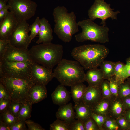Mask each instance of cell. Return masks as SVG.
<instances>
[{
	"instance_id": "obj_1",
	"label": "cell",
	"mask_w": 130,
	"mask_h": 130,
	"mask_svg": "<svg viewBox=\"0 0 130 130\" xmlns=\"http://www.w3.org/2000/svg\"><path fill=\"white\" fill-rule=\"evenodd\" d=\"M109 50L99 44H86L74 48L72 56L85 70L98 68L108 55Z\"/></svg>"
},
{
	"instance_id": "obj_2",
	"label": "cell",
	"mask_w": 130,
	"mask_h": 130,
	"mask_svg": "<svg viewBox=\"0 0 130 130\" xmlns=\"http://www.w3.org/2000/svg\"><path fill=\"white\" fill-rule=\"evenodd\" d=\"M52 15L55 23L54 32L58 38L65 43L72 40V36L79 31L75 13H69L64 6H58L53 9Z\"/></svg>"
},
{
	"instance_id": "obj_3",
	"label": "cell",
	"mask_w": 130,
	"mask_h": 130,
	"mask_svg": "<svg viewBox=\"0 0 130 130\" xmlns=\"http://www.w3.org/2000/svg\"><path fill=\"white\" fill-rule=\"evenodd\" d=\"M32 61L49 69L53 68L63 59V46L51 42L41 43L28 50Z\"/></svg>"
},
{
	"instance_id": "obj_4",
	"label": "cell",
	"mask_w": 130,
	"mask_h": 130,
	"mask_svg": "<svg viewBox=\"0 0 130 130\" xmlns=\"http://www.w3.org/2000/svg\"><path fill=\"white\" fill-rule=\"evenodd\" d=\"M84 68L77 61L63 59L53 70L54 77L65 86L85 81Z\"/></svg>"
},
{
	"instance_id": "obj_5",
	"label": "cell",
	"mask_w": 130,
	"mask_h": 130,
	"mask_svg": "<svg viewBox=\"0 0 130 130\" xmlns=\"http://www.w3.org/2000/svg\"><path fill=\"white\" fill-rule=\"evenodd\" d=\"M78 23L82 31L75 35L77 42L90 40L105 43L109 42V29L107 26H99L89 19L79 21Z\"/></svg>"
},
{
	"instance_id": "obj_6",
	"label": "cell",
	"mask_w": 130,
	"mask_h": 130,
	"mask_svg": "<svg viewBox=\"0 0 130 130\" xmlns=\"http://www.w3.org/2000/svg\"><path fill=\"white\" fill-rule=\"evenodd\" d=\"M1 82L9 93L11 101H27L29 91L34 84L29 79L0 77Z\"/></svg>"
},
{
	"instance_id": "obj_7",
	"label": "cell",
	"mask_w": 130,
	"mask_h": 130,
	"mask_svg": "<svg viewBox=\"0 0 130 130\" xmlns=\"http://www.w3.org/2000/svg\"><path fill=\"white\" fill-rule=\"evenodd\" d=\"M33 62H9L0 60V77L29 79Z\"/></svg>"
},
{
	"instance_id": "obj_8",
	"label": "cell",
	"mask_w": 130,
	"mask_h": 130,
	"mask_svg": "<svg viewBox=\"0 0 130 130\" xmlns=\"http://www.w3.org/2000/svg\"><path fill=\"white\" fill-rule=\"evenodd\" d=\"M9 9L18 22L26 21L34 16L37 5L31 0H10Z\"/></svg>"
},
{
	"instance_id": "obj_9",
	"label": "cell",
	"mask_w": 130,
	"mask_h": 130,
	"mask_svg": "<svg viewBox=\"0 0 130 130\" xmlns=\"http://www.w3.org/2000/svg\"><path fill=\"white\" fill-rule=\"evenodd\" d=\"M110 6V4L104 0H95L88 11L89 19L93 21L97 18L100 19V24L104 26H106V21L109 18L117 20V15L120 12L118 10L113 11L114 9L111 8Z\"/></svg>"
},
{
	"instance_id": "obj_10",
	"label": "cell",
	"mask_w": 130,
	"mask_h": 130,
	"mask_svg": "<svg viewBox=\"0 0 130 130\" xmlns=\"http://www.w3.org/2000/svg\"><path fill=\"white\" fill-rule=\"evenodd\" d=\"M29 26L26 21L18 22L8 39L9 43L18 48L28 49L29 46L32 40L28 34Z\"/></svg>"
},
{
	"instance_id": "obj_11",
	"label": "cell",
	"mask_w": 130,
	"mask_h": 130,
	"mask_svg": "<svg viewBox=\"0 0 130 130\" xmlns=\"http://www.w3.org/2000/svg\"><path fill=\"white\" fill-rule=\"evenodd\" d=\"M54 77L52 69L33 62L31 68L29 79L34 84L46 85Z\"/></svg>"
},
{
	"instance_id": "obj_12",
	"label": "cell",
	"mask_w": 130,
	"mask_h": 130,
	"mask_svg": "<svg viewBox=\"0 0 130 130\" xmlns=\"http://www.w3.org/2000/svg\"><path fill=\"white\" fill-rule=\"evenodd\" d=\"M9 62L32 61L30 57L28 49L18 48L9 43L7 50L1 60Z\"/></svg>"
},
{
	"instance_id": "obj_13",
	"label": "cell",
	"mask_w": 130,
	"mask_h": 130,
	"mask_svg": "<svg viewBox=\"0 0 130 130\" xmlns=\"http://www.w3.org/2000/svg\"><path fill=\"white\" fill-rule=\"evenodd\" d=\"M18 22L10 12L0 22V39L8 40L16 28Z\"/></svg>"
},
{
	"instance_id": "obj_14",
	"label": "cell",
	"mask_w": 130,
	"mask_h": 130,
	"mask_svg": "<svg viewBox=\"0 0 130 130\" xmlns=\"http://www.w3.org/2000/svg\"><path fill=\"white\" fill-rule=\"evenodd\" d=\"M102 98L100 86L88 85L82 102L92 108Z\"/></svg>"
},
{
	"instance_id": "obj_15",
	"label": "cell",
	"mask_w": 130,
	"mask_h": 130,
	"mask_svg": "<svg viewBox=\"0 0 130 130\" xmlns=\"http://www.w3.org/2000/svg\"><path fill=\"white\" fill-rule=\"evenodd\" d=\"M46 85L34 84L29 91L27 101L32 105L38 103L46 98L47 93Z\"/></svg>"
},
{
	"instance_id": "obj_16",
	"label": "cell",
	"mask_w": 130,
	"mask_h": 130,
	"mask_svg": "<svg viewBox=\"0 0 130 130\" xmlns=\"http://www.w3.org/2000/svg\"><path fill=\"white\" fill-rule=\"evenodd\" d=\"M53 30L48 21L45 17L40 19V29L39 38L36 43L38 44L51 42L53 39Z\"/></svg>"
},
{
	"instance_id": "obj_17",
	"label": "cell",
	"mask_w": 130,
	"mask_h": 130,
	"mask_svg": "<svg viewBox=\"0 0 130 130\" xmlns=\"http://www.w3.org/2000/svg\"><path fill=\"white\" fill-rule=\"evenodd\" d=\"M65 86L60 84L58 85L51 94L54 104L60 106L67 104L71 99V93Z\"/></svg>"
},
{
	"instance_id": "obj_18",
	"label": "cell",
	"mask_w": 130,
	"mask_h": 130,
	"mask_svg": "<svg viewBox=\"0 0 130 130\" xmlns=\"http://www.w3.org/2000/svg\"><path fill=\"white\" fill-rule=\"evenodd\" d=\"M74 109L72 103L60 106L56 113V118L70 123L75 118Z\"/></svg>"
},
{
	"instance_id": "obj_19",
	"label": "cell",
	"mask_w": 130,
	"mask_h": 130,
	"mask_svg": "<svg viewBox=\"0 0 130 130\" xmlns=\"http://www.w3.org/2000/svg\"><path fill=\"white\" fill-rule=\"evenodd\" d=\"M126 110L122 99L118 97H112L111 99L109 117L115 119L124 116Z\"/></svg>"
},
{
	"instance_id": "obj_20",
	"label": "cell",
	"mask_w": 130,
	"mask_h": 130,
	"mask_svg": "<svg viewBox=\"0 0 130 130\" xmlns=\"http://www.w3.org/2000/svg\"><path fill=\"white\" fill-rule=\"evenodd\" d=\"M104 80L102 71L98 68L89 69L85 74V81L89 85L99 87Z\"/></svg>"
},
{
	"instance_id": "obj_21",
	"label": "cell",
	"mask_w": 130,
	"mask_h": 130,
	"mask_svg": "<svg viewBox=\"0 0 130 130\" xmlns=\"http://www.w3.org/2000/svg\"><path fill=\"white\" fill-rule=\"evenodd\" d=\"M73 108L75 111V118L84 122L91 117L93 113L92 108L82 102L75 103Z\"/></svg>"
},
{
	"instance_id": "obj_22",
	"label": "cell",
	"mask_w": 130,
	"mask_h": 130,
	"mask_svg": "<svg viewBox=\"0 0 130 130\" xmlns=\"http://www.w3.org/2000/svg\"><path fill=\"white\" fill-rule=\"evenodd\" d=\"M71 87V94L75 103L82 102L87 87L83 82H80L72 85Z\"/></svg>"
},
{
	"instance_id": "obj_23",
	"label": "cell",
	"mask_w": 130,
	"mask_h": 130,
	"mask_svg": "<svg viewBox=\"0 0 130 130\" xmlns=\"http://www.w3.org/2000/svg\"><path fill=\"white\" fill-rule=\"evenodd\" d=\"M110 99L102 98L92 108L93 113L109 117Z\"/></svg>"
},
{
	"instance_id": "obj_24",
	"label": "cell",
	"mask_w": 130,
	"mask_h": 130,
	"mask_svg": "<svg viewBox=\"0 0 130 130\" xmlns=\"http://www.w3.org/2000/svg\"><path fill=\"white\" fill-rule=\"evenodd\" d=\"M115 62L104 60L99 67L103 75L104 79L108 80L114 75Z\"/></svg>"
},
{
	"instance_id": "obj_25",
	"label": "cell",
	"mask_w": 130,
	"mask_h": 130,
	"mask_svg": "<svg viewBox=\"0 0 130 130\" xmlns=\"http://www.w3.org/2000/svg\"><path fill=\"white\" fill-rule=\"evenodd\" d=\"M32 105L27 101L22 102L18 117L19 120H26L30 118Z\"/></svg>"
},
{
	"instance_id": "obj_26",
	"label": "cell",
	"mask_w": 130,
	"mask_h": 130,
	"mask_svg": "<svg viewBox=\"0 0 130 130\" xmlns=\"http://www.w3.org/2000/svg\"><path fill=\"white\" fill-rule=\"evenodd\" d=\"M0 120L10 127L19 120L18 117L14 116L7 110L0 113Z\"/></svg>"
},
{
	"instance_id": "obj_27",
	"label": "cell",
	"mask_w": 130,
	"mask_h": 130,
	"mask_svg": "<svg viewBox=\"0 0 130 130\" xmlns=\"http://www.w3.org/2000/svg\"><path fill=\"white\" fill-rule=\"evenodd\" d=\"M50 130H70V123L57 119L50 125Z\"/></svg>"
},
{
	"instance_id": "obj_28",
	"label": "cell",
	"mask_w": 130,
	"mask_h": 130,
	"mask_svg": "<svg viewBox=\"0 0 130 130\" xmlns=\"http://www.w3.org/2000/svg\"><path fill=\"white\" fill-rule=\"evenodd\" d=\"M130 96V85L126 81L120 84L119 89L118 97L123 99Z\"/></svg>"
},
{
	"instance_id": "obj_29",
	"label": "cell",
	"mask_w": 130,
	"mask_h": 130,
	"mask_svg": "<svg viewBox=\"0 0 130 130\" xmlns=\"http://www.w3.org/2000/svg\"><path fill=\"white\" fill-rule=\"evenodd\" d=\"M102 128L103 130H121L115 119L109 117L104 123Z\"/></svg>"
},
{
	"instance_id": "obj_30",
	"label": "cell",
	"mask_w": 130,
	"mask_h": 130,
	"mask_svg": "<svg viewBox=\"0 0 130 130\" xmlns=\"http://www.w3.org/2000/svg\"><path fill=\"white\" fill-rule=\"evenodd\" d=\"M125 64L120 61L115 62L114 77L117 81L121 83V80L124 73Z\"/></svg>"
},
{
	"instance_id": "obj_31",
	"label": "cell",
	"mask_w": 130,
	"mask_h": 130,
	"mask_svg": "<svg viewBox=\"0 0 130 130\" xmlns=\"http://www.w3.org/2000/svg\"><path fill=\"white\" fill-rule=\"evenodd\" d=\"M29 29L31 33L30 35L32 40L37 35H39L40 29V19L37 17L34 22L29 26Z\"/></svg>"
},
{
	"instance_id": "obj_32",
	"label": "cell",
	"mask_w": 130,
	"mask_h": 130,
	"mask_svg": "<svg viewBox=\"0 0 130 130\" xmlns=\"http://www.w3.org/2000/svg\"><path fill=\"white\" fill-rule=\"evenodd\" d=\"M108 80L112 98L118 97L119 89L121 83L117 81L114 76Z\"/></svg>"
},
{
	"instance_id": "obj_33",
	"label": "cell",
	"mask_w": 130,
	"mask_h": 130,
	"mask_svg": "<svg viewBox=\"0 0 130 130\" xmlns=\"http://www.w3.org/2000/svg\"><path fill=\"white\" fill-rule=\"evenodd\" d=\"M100 87L103 98L111 99L112 96L110 90L109 81L104 80L101 83Z\"/></svg>"
},
{
	"instance_id": "obj_34",
	"label": "cell",
	"mask_w": 130,
	"mask_h": 130,
	"mask_svg": "<svg viewBox=\"0 0 130 130\" xmlns=\"http://www.w3.org/2000/svg\"><path fill=\"white\" fill-rule=\"evenodd\" d=\"M22 103L21 102L11 101L7 109V110L18 117Z\"/></svg>"
},
{
	"instance_id": "obj_35",
	"label": "cell",
	"mask_w": 130,
	"mask_h": 130,
	"mask_svg": "<svg viewBox=\"0 0 130 130\" xmlns=\"http://www.w3.org/2000/svg\"><path fill=\"white\" fill-rule=\"evenodd\" d=\"M91 117L97 123L100 130H103V126L106 120L109 117L93 113Z\"/></svg>"
},
{
	"instance_id": "obj_36",
	"label": "cell",
	"mask_w": 130,
	"mask_h": 130,
	"mask_svg": "<svg viewBox=\"0 0 130 130\" xmlns=\"http://www.w3.org/2000/svg\"><path fill=\"white\" fill-rule=\"evenodd\" d=\"M70 130H85L84 122L79 119H75L70 123Z\"/></svg>"
},
{
	"instance_id": "obj_37",
	"label": "cell",
	"mask_w": 130,
	"mask_h": 130,
	"mask_svg": "<svg viewBox=\"0 0 130 130\" xmlns=\"http://www.w3.org/2000/svg\"><path fill=\"white\" fill-rule=\"evenodd\" d=\"M84 122L85 130H100L97 123L91 117Z\"/></svg>"
},
{
	"instance_id": "obj_38",
	"label": "cell",
	"mask_w": 130,
	"mask_h": 130,
	"mask_svg": "<svg viewBox=\"0 0 130 130\" xmlns=\"http://www.w3.org/2000/svg\"><path fill=\"white\" fill-rule=\"evenodd\" d=\"M121 130H128L130 127V123L124 116H121L115 119Z\"/></svg>"
},
{
	"instance_id": "obj_39",
	"label": "cell",
	"mask_w": 130,
	"mask_h": 130,
	"mask_svg": "<svg viewBox=\"0 0 130 130\" xmlns=\"http://www.w3.org/2000/svg\"><path fill=\"white\" fill-rule=\"evenodd\" d=\"M129 77H130V57L126 59L124 73L121 80V83Z\"/></svg>"
},
{
	"instance_id": "obj_40",
	"label": "cell",
	"mask_w": 130,
	"mask_h": 130,
	"mask_svg": "<svg viewBox=\"0 0 130 130\" xmlns=\"http://www.w3.org/2000/svg\"><path fill=\"white\" fill-rule=\"evenodd\" d=\"M26 124L27 125L28 130H45L39 124L35 123L33 121L27 119L26 120Z\"/></svg>"
},
{
	"instance_id": "obj_41",
	"label": "cell",
	"mask_w": 130,
	"mask_h": 130,
	"mask_svg": "<svg viewBox=\"0 0 130 130\" xmlns=\"http://www.w3.org/2000/svg\"><path fill=\"white\" fill-rule=\"evenodd\" d=\"M26 120H19L10 127L11 130H26Z\"/></svg>"
},
{
	"instance_id": "obj_42",
	"label": "cell",
	"mask_w": 130,
	"mask_h": 130,
	"mask_svg": "<svg viewBox=\"0 0 130 130\" xmlns=\"http://www.w3.org/2000/svg\"><path fill=\"white\" fill-rule=\"evenodd\" d=\"M8 40L0 39V60L2 59L7 48Z\"/></svg>"
},
{
	"instance_id": "obj_43",
	"label": "cell",
	"mask_w": 130,
	"mask_h": 130,
	"mask_svg": "<svg viewBox=\"0 0 130 130\" xmlns=\"http://www.w3.org/2000/svg\"><path fill=\"white\" fill-rule=\"evenodd\" d=\"M7 99H10L9 93L2 84L0 82V100Z\"/></svg>"
},
{
	"instance_id": "obj_44",
	"label": "cell",
	"mask_w": 130,
	"mask_h": 130,
	"mask_svg": "<svg viewBox=\"0 0 130 130\" xmlns=\"http://www.w3.org/2000/svg\"><path fill=\"white\" fill-rule=\"evenodd\" d=\"M11 101L10 99H3L0 100V113L7 110V109Z\"/></svg>"
},
{
	"instance_id": "obj_45",
	"label": "cell",
	"mask_w": 130,
	"mask_h": 130,
	"mask_svg": "<svg viewBox=\"0 0 130 130\" xmlns=\"http://www.w3.org/2000/svg\"><path fill=\"white\" fill-rule=\"evenodd\" d=\"M9 9V7L5 8L0 10V22L6 16L9 11L8 9Z\"/></svg>"
},
{
	"instance_id": "obj_46",
	"label": "cell",
	"mask_w": 130,
	"mask_h": 130,
	"mask_svg": "<svg viewBox=\"0 0 130 130\" xmlns=\"http://www.w3.org/2000/svg\"><path fill=\"white\" fill-rule=\"evenodd\" d=\"M126 110H130V96L122 99Z\"/></svg>"
},
{
	"instance_id": "obj_47",
	"label": "cell",
	"mask_w": 130,
	"mask_h": 130,
	"mask_svg": "<svg viewBox=\"0 0 130 130\" xmlns=\"http://www.w3.org/2000/svg\"><path fill=\"white\" fill-rule=\"evenodd\" d=\"M0 130H11L10 127L0 120Z\"/></svg>"
},
{
	"instance_id": "obj_48",
	"label": "cell",
	"mask_w": 130,
	"mask_h": 130,
	"mask_svg": "<svg viewBox=\"0 0 130 130\" xmlns=\"http://www.w3.org/2000/svg\"><path fill=\"white\" fill-rule=\"evenodd\" d=\"M9 7L6 3L2 0H0V10L5 8Z\"/></svg>"
},
{
	"instance_id": "obj_49",
	"label": "cell",
	"mask_w": 130,
	"mask_h": 130,
	"mask_svg": "<svg viewBox=\"0 0 130 130\" xmlns=\"http://www.w3.org/2000/svg\"><path fill=\"white\" fill-rule=\"evenodd\" d=\"M124 116L126 119L130 123V110H126Z\"/></svg>"
},
{
	"instance_id": "obj_50",
	"label": "cell",
	"mask_w": 130,
	"mask_h": 130,
	"mask_svg": "<svg viewBox=\"0 0 130 130\" xmlns=\"http://www.w3.org/2000/svg\"><path fill=\"white\" fill-rule=\"evenodd\" d=\"M126 79L127 81L128 82V83L130 85V77H129L128 78Z\"/></svg>"
},
{
	"instance_id": "obj_51",
	"label": "cell",
	"mask_w": 130,
	"mask_h": 130,
	"mask_svg": "<svg viewBox=\"0 0 130 130\" xmlns=\"http://www.w3.org/2000/svg\"><path fill=\"white\" fill-rule=\"evenodd\" d=\"M6 3H7V2H8L10 0H2Z\"/></svg>"
},
{
	"instance_id": "obj_52",
	"label": "cell",
	"mask_w": 130,
	"mask_h": 130,
	"mask_svg": "<svg viewBox=\"0 0 130 130\" xmlns=\"http://www.w3.org/2000/svg\"><path fill=\"white\" fill-rule=\"evenodd\" d=\"M128 130H130V127L128 129Z\"/></svg>"
}]
</instances>
